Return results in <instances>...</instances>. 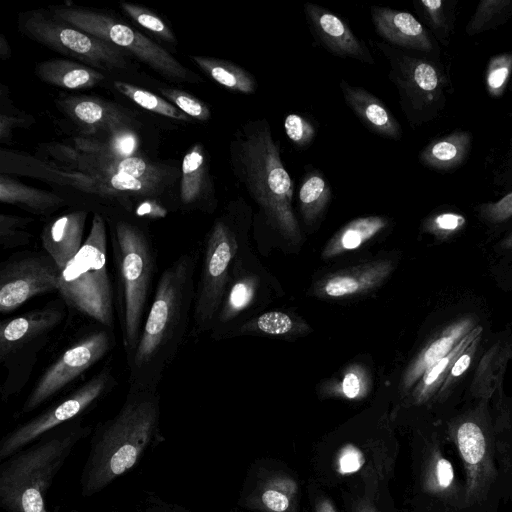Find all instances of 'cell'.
Here are the masks:
<instances>
[{
  "mask_svg": "<svg viewBox=\"0 0 512 512\" xmlns=\"http://www.w3.org/2000/svg\"><path fill=\"white\" fill-rule=\"evenodd\" d=\"M191 59L210 78L225 88L243 94L255 93L256 79L244 68L212 57L191 56Z\"/></svg>",
  "mask_w": 512,
  "mask_h": 512,
  "instance_id": "f1b7e54d",
  "label": "cell"
},
{
  "mask_svg": "<svg viewBox=\"0 0 512 512\" xmlns=\"http://www.w3.org/2000/svg\"><path fill=\"white\" fill-rule=\"evenodd\" d=\"M483 328L479 325L478 330L471 341L464 347L459 355L454 360L446 380L442 384L437 396L438 398H445L450 390L456 385L460 378L468 371L472 360L475 357L478 346L481 342Z\"/></svg>",
  "mask_w": 512,
  "mask_h": 512,
  "instance_id": "f35d334b",
  "label": "cell"
},
{
  "mask_svg": "<svg viewBox=\"0 0 512 512\" xmlns=\"http://www.w3.org/2000/svg\"><path fill=\"white\" fill-rule=\"evenodd\" d=\"M298 484L289 475L272 472L257 481L245 505L260 512H294Z\"/></svg>",
  "mask_w": 512,
  "mask_h": 512,
  "instance_id": "603a6c76",
  "label": "cell"
},
{
  "mask_svg": "<svg viewBox=\"0 0 512 512\" xmlns=\"http://www.w3.org/2000/svg\"><path fill=\"white\" fill-rule=\"evenodd\" d=\"M207 174V162L201 144H196L184 156L180 183L182 204H197L203 196Z\"/></svg>",
  "mask_w": 512,
  "mask_h": 512,
  "instance_id": "1f68e13d",
  "label": "cell"
},
{
  "mask_svg": "<svg viewBox=\"0 0 512 512\" xmlns=\"http://www.w3.org/2000/svg\"><path fill=\"white\" fill-rule=\"evenodd\" d=\"M53 18L127 50L149 67L174 81H192L190 71L160 45L108 15L78 7H56Z\"/></svg>",
  "mask_w": 512,
  "mask_h": 512,
  "instance_id": "9c48e42d",
  "label": "cell"
},
{
  "mask_svg": "<svg viewBox=\"0 0 512 512\" xmlns=\"http://www.w3.org/2000/svg\"><path fill=\"white\" fill-rule=\"evenodd\" d=\"M466 225V218L456 212H440L428 217L423 223V230L435 238L447 240L455 236Z\"/></svg>",
  "mask_w": 512,
  "mask_h": 512,
  "instance_id": "7bdbcfd3",
  "label": "cell"
},
{
  "mask_svg": "<svg viewBox=\"0 0 512 512\" xmlns=\"http://www.w3.org/2000/svg\"><path fill=\"white\" fill-rule=\"evenodd\" d=\"M76 148L85 155L95 157H111L106 143L88 138H75Z\"/></svg>",
  "mask_w": 512,
  "mask_h": 512,
  "instance_id": "816d5d0a",
  "label": "cell"
},
{
  "mask_svg": "<svg viewBox=\"0 0 512 512\" xmlns=\"http://www.w3.org/2000/svg\"><path fill=\"white\" fill-rule=\"evenodd\" d=\"M510 355L511 349L499 344L492 346L483 355L476 370L474 382L471 385V389L476 396L488 399L500 387Z\"/></svg>",
  "mask_w": 512,
  "mask_h": 512,
  "instance_id": "f546056e",
  "label": "cell"
},
{
  "mask_svg": "<svg viewBox=\"0 0 512 512\" xmlns=\"http://www.w3.org/2000/svg\"><path fill=\"white\" fill-rule=\"evenodd\" d=\"M304 11L315 38L332 54L373 64L368 48L354 35L349 25L328 9L305 3Z\"/></svg>",
  "mask_w": 512,
  "mask_h": 512,
  "instance_id": "2e32d148",
  "label": "cell"
},
{
  "mask_svg": "<svg viewBox=\"0 0 512 512\" xmlns=\"http://www.w3.org/2000/svg\"><path fill=\"white\" fill-rule=\"evenodd\" d=\"M316 512H337L333 503L325 497L318 499L316 503Z\"/></svg>",
  "mask_w": 512,
  "mask_h": 512,
  "instance_id": "11a10c76",
  "label": "cell"
},
{
  "mask_svg": "<svg viewBox=\"0 0 512 512\" xmlns=\"http://www.w3.org/2000/svg\"><path fill=\"white\" fill-rule=\"evenodd\" d=\"M472 136L466 131H456L430 142L420 153V161L436 170L448 171L466 159Z\"/></svg>",
  "mask_w": 512,
  "mask_h": 512,
  "instance_id": "4316f807",
  "label": "cell"
},
{
  "mask_svg": "<svg viewBox=\"0 0 512 512\" xmlns=\"http://www.w3.org/2000/svg\"><path fill=\"white\" fill-rule=\"evenodd\" d=\"M253 295L254 282L251 278L242 277L234 281L226 298L222 301L213 327L217 323L225 324L232 320L240 311L248 306Z\"/></svg>",
  "mask_w": 512,
  "mask_h": 512,
  "instance_id": "8d00e7d4",
  "label": "cell"
},
{
  "mask_svg": "<svg viewBox=\"0 0 512 512\" xmlns=\"http://www.w3.org/2000/svg\"><path fill=\"white\" fill-rule=\"evenodd\" d=\"M512 73V53L493 56L489 62L485 77L487 92L492 97H501L505 92Z\"/></svg>",
  "mask_w": 512,
  "mask_h": 512,
  "instance_id": "ab89813d",
  "label": "cell"
},
{
  "mask_svg": "<svg viewBox=\"0 0 512 512\" xmlns=\"http://www.w3.org/2000/svg\"><path fill=\"white\" fill-rule=\"evenodd\" d=\"M364 463L362 452L353 445L343 447L337 457V470L341 474L357 472Z\"/></svg>",
  "mask_w": 512,
  "mask_h": 512,
  "instance_id": "c3c4849f",
  "label": "cell"
},
{
  "mask_svg": "<svg viewBox=\"0 0 512 512\" xmlns=\"http://www.w3.org/2000/svg\"><path fill=\"white\" fill-rule=\"evenodd\" d=\"M477 325L473 317L465 316L445 326L407 367L402 378V390H410L429 367L449 354Z\"/></svg>",
  "mask_w": 512,
  "mask_h": 512,
  "instance_id": "44dd1931",
  "label": "cell"
},
{
  "mask_svg": "<svg viewBox=\"0 0 512 512\" xmlns=\"http://www.w3.org/2000/svg\"><path fill=\"white\" fill-rule=\"evenodd\" d=\"M20 26L29 38L92 68L113 70L127 66L123 50L39 12L26 14Z\"/></svg>",
  "mask_w": 512,
  "mask_h": 512,
  "instance_id": "7c38bea8",
  "label": "cell"
},
{
  "mask_svg": "<svg viewBox=\"0 0 512 512\" xmlns=\"http://www.w3.org/2000/svg\"><path fill=\"white\" fill-rule=\"evenodd\" d=\"M194 253L180 254L157 282L136 348L128 359L129 387L158 390L184 343L195 299Z\"/></svg>",
  "mask_w": 512,
  "mask_h": 512,
  "instance_id": "6da1fadb",
  "label": "cell"
},
{
  "mask_svg": "<svg viewBox=\"0 0 512 512\" xmlns=\"http://www.w3.org/2000/svg\"><path fill=\"white\" fill-rule=\"evenodd\" d=\"M137 512H174L170 503L155 493L147 492L141 501Z\"/></svg>",
  "mask_w": 512,
  "mask_h": 512,
  "instance_id": "f907efd6",
  "label": "cell"
},
{
  "mask_svg": "<svg viewBox=\"0 0 512 512\" xmlns=\"http://www.w3.org/2000/svg\"><path fill=\"white\" fill-rule=\"evenodd\" d=\"M425 18L436 30H444L447 26L444 2L442 0H421L418 2Z\"/></svg>",
  "mask_w": 512,
  "mask_h": 512,
  "instance_id": "681fc988",
  "label": "cell"
},
{
  "mask_svg": "<svg viewBox=\"0 0 512 512\" xmlns=\"http://www.w3.org/2000/svg\"><path fill=\"white\" fill-rule=\"evenodd\" d=\"M87 215L85 210L65 213L47 222L42 229V247L60 270L73 259L83 245Z\"/></svg>",
  "mask_w": 512,
  "mask_h": 512,
  "instance_id": "ac0fdd59",
  "label": "cell"
},
{
  "mask_svg": "<svg viewBox=\"0 0 512 512\" xmlns=\"http://www.w3.org/2000/svg\"><path fill=\"white\" fill-rule=\"evenodd\" d=\"M33 221L32 218L15 215H0V245L3 250L29 244L32 234L26 227Z\"/></svg>",
  "mask_w": 512,
  "mask_h": 512,
  "instance_id": "74e56055",
  "label": "cell"
},
{
  "mask_svg": "<svg viewBox=\"0 0 512 512\" xmlns=\"http://www.w3.org/2000/svg\"><path fill=\"white\" fill-rule=\"evenodd\" d=\"M114 87L135 104L150 112L175 120H189V117L172 103L143 88L122 81H115Z\"/></svg>",
  "mask_w": 512,
  "mask_h": 512,
  "instance_id": "e575fe53",
  "label": "cell"
},
{
  "mask_svg": "<svg viewBox=\"0 0 512 512\" xmlns=\"http://www.w3.org/2000/svg\"><path fill=\"white\" fill-rule=\"evenodd\" d=\"M93 427L78 418L41 436L0 461V507L4 512H55L48 491L76 446Z\"/></svg>",
  "mask_w": 512,
  "mask_h": 512,
  "instance_id": "277c9868",
  "label": "cell"
},
{
  "mask_svg": "<svg viewBox=\"0 0 512 512\" xmlns=\"http://www.w3.org/2000/svg\"><path fill=\"white\" fill-rule=\"evenodd\" d=\"M332 191L324 175L317 169L307 172L298 191L299 209L307 226L316 224L324 215Z\"/></svg>",
  "mask_w": 512,
  "mask_h": 512,
  "instance_id": "83f0119b",
  "label": "cell"
},
{
  "mask_svg": "<svg viewBox=\"0 0 512 512\" xmlns=\"http://www.w3.org/2000/svg\"><path fill=\"white\" fill-rule=\"evenodd\" d=\"M114 345V331L102 325L76 339L43 371L14 417L25 416L64 392Z\"/></svg>",
  "mask_w": 512,
  "mask_h": 512,
  "instance_id": "8fae6325",
  "label": "cell"
},
{
  "mask_svg": "<svg viewBox=\"0 0 512 512\" xmlns=\"http://www.w3.org/2000/svg\"><path fill=\"white\" fill-rule=\"evenodd\" d=\"M20 121L19 119L11 116H6L4 114L1 115L0 118V136L1 139L7 137L10 133V130Z\"/></svg>",
  "mask_w": 512,
  "mask_h": 512,
  "instance_id": "db71d44e",
  "label": "cell"
},
{
  "mask_svg": "<svg viewBox=\"0 0 512 512\" xmlns=\"http://www.w3.org/2000/svg\"><path fill=\"white\" fill-rule=\"evenodd\" d=\"M0 200L40 215L50 214L65 204L64 198L57 194L27 186L5 175L0 177Z\"/></svg>",
  "mask_w": 512,
  "mask_h": 512,
  "instance_id": "484cf974",
  "label": "cell"
},
{
  "mask_svg": "<svg viewBox=\"0 0 512 512\" xmlns=\"http://www.w3.org/2000/svg\"><path fill=\"white\" fill-rule=\"evenodd\" d=\"M388 224L389 219L379 215L353 219L330 238L323 248L321 256L328 260L357 249L383 231Z\"/></svg>",
  "mask_w": 512,
  "mask_h": 512,
  "instance_id": "d4e9b609",
  "label": "cell"
},
{
  "mask_svg": "<svg viewBox=\"0 0 512 512\" xmlns=\"http://www.w3.org/2000/svg\"><path fill=\"white\" fill-rule=\"evenodd\" d=\"M394 270L391 260H376L339 270L320 279L314 293L321 298H345L380 286Z\"/></svg>",
  "mask_w": 512,
  "mask_h": 512,
  "instance_id": "e0dca14e",
  "label": "cell"
},
{
  "mask_svg": "<svg viewBox=\"0 0 512 512\" xmlns=\"http://www.w3.org/2000/svg\"><path fill=\"white\" fill-rule=\"evenodd\" d=\"M65 113L87 130H106L109 133L129 127L130 118L117 106L92 96H71L60 102Z\"/></svg>",
  "mask_w": 512,
  "mask_h": 512,
  "instance_id": "7402d4cb",
  "label": "cell"
},
{
  "mask_svg": "<svg viewBox=\"0 0 512 512\" xmlns=\"http://www.w3.org/2000/svg\"><path fill=\"white\" fill-rule=\"evenodd\" d=\"M0 56L2 59H6L10 56V48L8 42L6 41L4 35H1L0 40Z\"/></svg>",
  "mask_w": 512,
  "mask_h": 512,
  "instance_id": "6f0895ef",
  "label": "cell"
},
{
  "mask_svg": "<svg viewBox=\"0 0 512 512\" xmlns=\"http://www.w3.org/2000/svg\"><path fill=\"white\" fill-rule=\"evenodd\" d=\"M36 74L46 83L70 90L89 89L104 79L98 70L66 59L40 62L36 66Z\"/></svg>",
  "mask_w": 512,
  "mask_h": 512,
  "instance_id": "cb8c5ba5",
  "label": "cell"
},
{
  "mask_svg": "<svg viewBox=\"0 0 512 512\" xmlns=\"http://www.w3.org/2000/svg\"><path fill=\"white\" fill-rule=\"evenodd\" d=\"M117 384L118 381L111 366L105 365L77 388L7 432L0 440V461L35 442L49 431L83 418L96 408Z\"/></svg>",
  "mask_w": 512,
  "mask_h": 512,
  "instance_id": "ba28073f",
  "label": "cell"
},
{
  "mask_svg": "<svg viewBox=\"0 0 512 512\" xmlns=\"http://www.w3.org/2000/svg\"><path fill=\"white\" fill-rule=\"evenodd\" d=\"M369 379L361 366L350 367L344 374L341 383L329 388V394L346 399L359 400L368 394Z\"/></svg>",
  "mask_w": 512,
  "mask_h": 512,
  "instance_id": "60d3db41",
  "label": "cell"
},
{
  "mask_svg": "<svg viewBox=\"0 0 512 512\" xmlns=\"http://www.w3.org/2000/svg\"><path fill=\"white\" fill-rule=\"evenodd\" d=\"M309 330V327L290 315L272 311L259 315L254 320L245 323L241 332L258 331L269 335H288Z\"/></svg>",
  "mask_w": 512,
  "mask_h": 512,
  "instance_id": "d590c367",
  "label": "cell"
},
{
  "mask_svg": "<svg viewBox=\"0 0 512 512\" xmlns=\"http://www.w3.org/2000/svg\"><path fill=\"white\" fill-rule=\"evenodd\" d=\"M116 318L126 359L133 354L148 311L157 253L147 231L133 221L109 222Z\"/></svg>",
  "mask_w": 512,
  "mask_h": 512,
  "instance_id": "5b68a950",
  "label": "cell"
},
{
  "mask_svg": "<svg viewBox=\"0 0 512 512\" xmlns=\"http://www.w3.org/2000/svg\"><path fill=\"white\" fill-rule=\"evenodd\" d=\"M370 11L377 34L388 43L423 52L432 50L427 31L411 13L381 6H372Z\"/></svg>",
  "mask_w": 512,
  "mask_h": 512,
  "instance_id": "d6986e66",
  "label": "cell"
},
{
  "mask_svg": "<svg viewBox=\"0 0 512 512\" xmlns=\"http://www.w3.org/2000/svg\"><path fill=\"white\" fill-rule=\"evenodd\" d=\"M422 486L425 492L444 500L455 493L452 464L437 447H431L426 454Z\"/></svg>",
  "mask_w": 512,
  "mask_h": 512,
  "instance_id": "4dcf8cb0",
  "label": "cell"
},
{
  "mask_svg": "<svg viewBox=\"0 0 512 512\" xmlns=\"http://www.w3.org/2000/svg\"><path fill=\"white\" fill-rule=\"evenodd\" d=\"M112 158L122 160L135 156L139 146L137 134L129 127H122L109 133L106 143Z\"/></svg>",
  "mask_w": 512,
  "mask_h": 512,
  "instance_id": "bcb514c9",
  "label": "cell"
},
{
  "mask_svg": "<svg viewBox=\"0 0 512 512\" xmlns=\"http://www.w3.org/2000/svg\"><path fill=\"white\" fill-rule=\"evenodd\" d=\"M238 251L236 232L226 218H218L205 239L193 306V334L212 329L227 291L231 263Z\"/></svg>",
  "mask_w": 512,
  "mask_h": 512,
  "instance_id": "30bf717a",
  "label": "cell"
},
{
  "mask_svg": "<svg viewBox=\"0 0 512 512\" xmlns=\"http://www.w3.org/2000/svg\"><path fill=\"white\" fill-rule=\"evenodd\" d=\"M122 10L137 24L151 31L159 38L175 42V36L168 25L156 14L143 6L128 2L121 3Z\"/></svg>",
  "mask_w": 512,
  "mask_h": 512,
  "instance_id": "b9f144b4",
  "label": "cell"
},
{
  "mask_svg": "<svg viewBox=\"0 0 512 512\" xmlns=\"http://www.w3.org/2000/svg\"><path fill=\"white\" fill-rule=\"evenodd\" d=\"M512 16V0H482L466 26L468 35L483 33L505 23Z\"/></svg>",
  "mask_w": 512,
  "mask_h": 512,
  "instance_id": "836d02e7",
  "label": "cell"
},
{
  "mask_svg": "<svg viewBox=\"0 0 512 512\" xmlns=\"http://www.w3.org/2000/svg\"><path fill=\"white\" fill-rule=\"evenodd\" d=\"M161 94L188 117L207 121L211 112L209 107L193 95L175 88H162Z\"/></svg>",
  "mask_w": 512,
  "mask_h": 512,
  "instance_id": "ee69618b",
  "label": "cell"
},
{
  "mask_svg": "<svg viewBox=\"0 0 512 512\" xmlns=\"http://www.w3.org/2000/svg\"><path fill=\"white\" fill-rule=\"evenodd\" d=\"M69 311L74 310L114 330V286L107 264V225L95 212L88 236L73 259L61 270L59 291Z\"/></svg>",
  "mask_w": 512,
  "mask_h": 512,
  "instance_id": "8992f818",
  "label": "cell"
},
{
  "mask_svg": "<svg viewBox=\"0 0 512 512\" xmlns=\"http://www.w3.org/2000/svg\"><path fill=\"white\" fill-rule=\"evenodd\" d=\"M133 212L137 217L155 219L164 218L168 210L156 200L146 199L138 203Z\"/></svg>",
  "mask_w": 512,
  "mask_h": 512,
  "instance_id": "f5cc1de1",
  "label": "cell"
},
{
  "mask_svg": "<svg viewBox=\"0 0 512 512\" xmlns=\"http://www.w3.org/2000/svg\"><path fill=\"white\" fill-rule=\"evenodd\" d=\"M174 512H191L188 508L181 506L177 503H173Z\"/></svg>",
  "mask_w": 512,
  "mask_h": 512,
  "instance_id": "91938a15",
  "label": "cell"
},
{
  "mask_svg": "<svg viewBox=\"0 0 512 512\" xmlns=\"http://www.w3.org/2000/svg\"><path fill=\"white\" fill-rule=\"evenodd\" d=\"M68 312L66 302L59 298L0 322V364L6 370L0 391L3 402L19 394L27 384L40 352Z\"/></svg>",
  "mask_w": 512,
  "mask_h": 512,
  "instance_id": "52a82bcc",
  "label": "cell"
},
{
  "mask_svg": "<svg viewBox=\"0 0 512 512\" xmlns=\"http://www.w3.org/2000/svg\"><path fill=\"white\" fill-rule=\"evenodd\" d=\"M283 125L288 139L298 149L308 147L316 136V128L311 121L296 113L288 114Z\"/></svg>",
  "mask_w": 512,
  "mask_h": 512,
  "instance_id": "f6af8a7d",
  "label": "cell"
},
{
  "mask_svg": "<svg viewBox=\"0 0 512 512\" xmlns=\"http://www.w3.org/2000/svg\"><path fill=\"white\" fill-rule=\"evenodd\" d=\"M340 88L346 105L367 129L387 139L401 138L399 122L378 97L362 87L350 85L345 80L340 82Z\"/></svg>",
  "mask_w": 512,
  "mask_h": 512,
  "instance_id": "ffe728a7",
  "label": "cell"
},
{
  "mask_svg": "<svg viewBox=\"0 0 512 512\" xmlns=\"http://www.w3.org/2000/svg\"><path fill=\"white\" fill-rule=\"evenodd\" d=\"M479 216L487 223L499 224L512 217V192L495 202L484 203L479 207Z\"/></svg>",
  "mask_w": 512,
  "mask_h": 512,
  "instance_id": "7dc6e473",
  "label": "cell"
},
{
  "mask_svg": "<svg viewBox=\"0 0 512 512\" xmlns=\"http://www.w3.org/2000/svg\"><path fill=\"white\" fill-rule=\"evenodd\" d=\"M61 270L45 252L12 255L0 267V312L8 314L33 297L59 291Z\"/></svg>",
  "mask_w": 512,
  "mask_h": 512,
  "instance_id": "4fadbf2b",
  "label": "cell"
},
{
  "mask_svg": "<svg viewBox=\"0 0 512 512\" xmlns=\"http://www.w3.org/2000/svg\"><path fill=\"white\" fill-rule=\"evenodd\" d=\"M450 433L465 469V503L474 504L485 496L495 474L488 435L473 418L456 421Z\"/></svg>",
  "mask_w": 512,
  "mask_h": 512,
  "instance_id": "9a60e30c",
  "label": "cell"
},
{
  "mask_svg": "<svg viewBox=\"0 0 512 512\" xmlns=\"http://www.w3.org/2000/svg\"><path fill=\"white\" fill-rule=\"evenodd\" d=\"M109 512H116V511H109Z\"/></svg>",
  "mask_w": 512,
  "mask_h": 512,
  "instance_id": "94428289",
  "label": "cell"
},
{
  "mask_svg": "<svg viewBox=\"0 0 512 512\" xmlns=\"http://www.w3.org/2000/svg\"><path fill=\"white\" fill-rule=\"evenodd\" d=\"M164 441L159 390L129 387L118 412L92 430L80 476L81 495L104 490Z\"/></svg>",
  "mask_w": 512,
  "mask_h": 512,
  "instance_id": "7a4b0ae2",
  "label": "cell"
},
{
  "mask_svg": "<svg viewBox=\"0 0 512 512\" xmlns=\"http://www.w3.org/2000/svg\"><path fill=\"white\" fill-rule=\"evenodd\" d=\"M354 512H378V510L369 500L361 499L356 503Z\"/></svg>",
  "mask_w": 512,
  "mask_h": 512,
  "instance_id": "9f6ffc18",
  "label": "cell"
},
{
  "mask_svg": "<svg viewBox=\"0 0 512 512\" xmlns=\"http://www.w3.org/2000/svg\"><path fill=\"white\" fill-rule=\"evenodd\" d=\"M390 63L389 78L395 84L401 106L410 118L423 113L440 98L442 76L431 62L407 55L385 44L376 43Z\"/></svg>",
  "mask_w": 512,
  "mask_h": 512,
  "instance_id": "5bb4252c",
  "label": "cell"
},
{
  "mask_svg": "<svg viewBox=\"0 0 512 512\" xmlns=\"http://www.w3.org/2000/svg\"><path fill=\"white\" fill-rule=\"evenodd\" d=\"M477 325L461 342L445 357L429 367L415 384L412 396L415 404H423L437 395L447 378L449 370L464 347L471 341L478 330Z\"/></svg>",
  "mask_w": 512,
  "mask_h": 512,
  "instance_id": "d6a6232c",
  "label": "cell"
},
{
  "mask_svg": "<svg viewBox=\"0 0 512 512\" xmlns=\"http://www.w3.org/2000/svg\"><path fill=\"white\" fill-rule=\"evenodd\" d=\"M230 159L236 178L268 224L288 241L301 242L302 233L292 207L293 181L267 119L249 120L237 130Z\"/></svg>",
  "mask_w": 512,
  "mask_h": 512,
  "instance_id": "3957f363",
  "label": "cell"
},
{
  "mask_svg": "<svg viewBox=\"0 0 512 512\" xmlns=\"http://www.w3.org/2000/svg\"><path fill=\"white\" fill-rule=\"evenodd\" d=\"M500 246L504 250L512 252V232L505 239L502 240Z\"/></svg>",
  "mask_w": 512,
  "mask_h": 512,
  "instance_id": "680465c9",
  "label": "cell"
}]
</instances>
